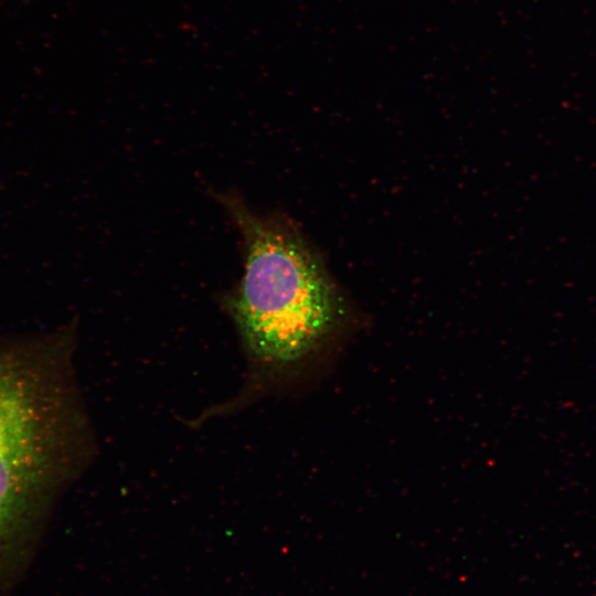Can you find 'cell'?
Returning <instances> with one entry per match:
<instances>
[{
    "label": "cell",
    "instance_id": "6da1fadb",
    "mask_svg": "<svg viewBox=\"0 0 596 596\" xmlns=\"http://www.w3.org/2000/svg\"><path fill=\"white\" fill-rule=\"evenodd\" d=\"M75 347L74 323L0 336V590L92 457Z\"/></svg>",
    "mask_w": 596,
    "mask_h": 596
},
{
    "label": "cell",
    "instance_id": "7a4b0ae2",
    "mask_svg": "<svg viewBox=\"0 0 596 596\" xmlns=\"http://www.w3.org/2000/svg\"><path fill=\"white\" fill-rule=\"evenodd\" d=\"M221 202L244 238V276L226 308L248 354L268 364L307 356L340 322L339 288L294 224L258 216L235 195Z\"/></svg>",
    "mask_w": 596,
    "mask_h": 596
}]
</instances>
